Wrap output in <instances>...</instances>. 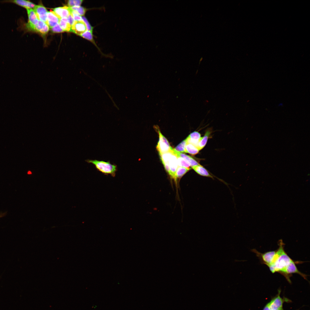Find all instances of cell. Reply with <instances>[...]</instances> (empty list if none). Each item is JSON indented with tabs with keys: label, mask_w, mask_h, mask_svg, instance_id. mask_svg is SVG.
Masks as SVG:
<instances>
[{
	"label": "cell",
	"mask_w": 310,
	"mask_h": 310,
	"mask_svg": "<svg viewBox=\"0 0 310 310\" xmlns=\"http://www.w3.org/2000/svg\"><path fill=\"white\" fill-rule=\"evenodd\" d=\"M10 2L15 3L26 9L34 8L36 5L29 1L24 0H15L8 1Z\"/></svg>",
	"instance_id": "9a60e30c"
},
{
	"label": "cell",
	"mask_w": 310,
	"mask_h": 310,
	"mask_svg": "<svg viewBox=\"0 0 310 310\" xmlns=\"http://www.w3.org/2000/svg\"><path fill=\"white\" fill-rule=\"evenodd\" d=\"M59 20L53 11L51 10L47 12L46 24L50 28H52L58 24Z\"/></svg>",
	"instance_id": "7c38bea8"
},
{
	"label": "cell",
	"mask_w": 310,
	"mask_h": 310,
	"mask_svg": "<svg viewBox=\"0 0 310 310\" xmlns=\"http://www.w3.org/2000/svg\"><path fill=\"white\" fill-rule=\"evenodd\" d=\"M51 28L52 31L54 32L59 33L63 32L59 24H57L55 26Z\"/></svg>",
	"instance_id": "f546056e"
},
{
	"label": "cell",
	"mask_w": 310,
	"mask_h": 310,
	"mask_svg": "<svg viewBox=\"0 0 310 310\" xmlns=\"http://www.w3.org/2000/svg\"><path fill=\"white\" fill-rule=\"evenodd\" d=\"M59 24L63 31L71 32V26L68 22L67 18L60 19Z\"/></svg>",
	"instance_id": "ac0fdd59"
},
{
	"label": "cell",
	"mask_w": 310,
	"mask_h": 310,
	"mask_svg": "<svg viewBox=\"0 0 310 310\" xmlns=\"http://www.w3.org/2000/svg\"><path fill=\"white\" fill-rule=\"evenodd\" d=\"M82 20L86 25L87 30L92 32L93 28L91 26L86 18L84 16H82Z\"/></svg>",
	"instance_id": "f1b7e54d"
},
{
	"label": "cell",
	"mask_w": 310,
	"mask_h": 310,
	"mask_svg": "<svg viewBox=\"0 0 310 310\" xmlns=\"http://www.w3.org/2000/svg\"><path fill=\"white\" fill-rule=\"evenodd\" d=\"M280 293L281 290H278L277 294L265 305L263 310H284L283 308V303L291 301L285 297L282 298L280 295Z\"/></svg>",
	"instance_id": "3957f363"
},
{
	"label": "cell",
	"mask_w": 310,
	"mask_h": 310,
	"mask_svg": "<svg viewBox=\"0 0 310 310\" xmlns=\"http://www.w3.org/2000/svg\"><path fill=\"white\" fill-rule=\"evenodd\" d=\"M187 141L186 139L179 144L175 148L174 150L178 152H185Z\"/></svg>",
	"instance_id": "d4e9b609"
},
{
	"label": "cell",
	"mask_w": 310,
	"mask_h": 310,
	"mask_svg": "<svg viewBox=\"0 0 310 310\" xmlns=\"http://www.w3.org/2000/svg\"><path fill=\"white\" fill-rule=\"evenodd\" d=\"M156 128L159 135V140L156 146V148L159 154H161L168 152L172 149L168 142L162 134L158 128Z\"/></svg>",
	"instance_id": "5b68a950"
},
{
	"label": "cell",
	"mask_w": 310,
	"mask_h": 310,
	"mask_svg": "<svg viewBox=\"0 0 310 310\" xmlns=\"http://www.w3.org/2000/svg\"><path fill=\"white\" fill-rule=\"evenodd\" d=\"M303 262V261H294L293 260L280 273L284 276L287 281L289 283L291 282L290 278L292 274L296 273L300 275L304 279L307 280V275L300 272L297 268L296 264V263Z\"/></svg>",
	"instance_id": "277c9868"
},
{
	"label": "cell",
	"mask_w": 310,
	"mask_h": 310,
	"mask_svg": "<svg viewBox=\"0 0 310 310\" xmlns=\"http://www.w3.org/2000/svg\"><path fill=\"white\" fill-rule=\"evenodd\" d=\"M71 9L76 11L80 16L84 15L87 9L80 6H75L70 7Z\"/></svg>",
	"instance_id": "cb8c5ba5"
},
{
	"label": "cell",
	"mask_w": 310,
	"mask_h": 310,
	"mask_svg": "<svg viewBox=\"0 0 310 310\" xmlns=\"http://www.w3.org/2000/svg\"><path fill=\"white\" fill-rule=\"evenodd\" d=\"M86 25L82 20L75 21L71 26V32L80 36L87 31Z\"/></svg>",
	"instance_id": "9c48e42d"
},
{
	"label": "cell",
	"mask_w": 310,
	"mask_h": 310,
	"mask_svg": "<svg viewBox=\"0 0 310 310\" xmlns=\"http://www.w3.org/2000/svg\"><path fill=\"white\" fill-rule=\"evenodd\" d=\"M27 174H28L30 175V174H32V172H31V171H28V173H27Z\"/></svg>",
	"instance_id": "1f68e13d"
},
{
	"label": "cell",
	"mask_w": 310,
	"mask_h": 310,
	"mask_svg": "<svg viewBox=\"0 0 310 310\" xmlns=\"http://www.w3.org/2000/svg\"><path fill=\"white\" fill-rule=\"evenodd\" d=\"M192 168L199 175L203 176L213 178V177L210 174L206 168L200 164L193 166Z\"/></svg>",
	"instance_id": "e0dca14e"
},
{
	"label": "cell",
	"mask_w": 310,
	"mask_h": 310,
	"mask_svg": "<svg viewBox=\"0 0 310 310\" xmlns=\"http://www.w3.org/2000/svg\"><path fill=\"white\" fill-rule=\"evenodd\" d=\"M177 156V162L178 166L190 169L189 164L183 158Z\"/></svg>",
	"instance_id": "603a6c76"
},
{
	"label": "cell",
	"mask_w": 310,
	"mask_h": 310,
	"mask_svg": "<svg viewBox=\"0 0 310 310\" xmlns=\"http://www.w3.org/2000/svg\"><path fill=\"white\" fill-rule=\"evenodd\" d=\"M199 151L198 149L193 145L187 142L185 152L192 155L198 153Z\"/></svg>",
	"instance_id": "44dd1931"
},
{
	"label": "cell",
	"mask_w": 310,
	"mask_h": 310,
	"mask_svg": "<svg viewBox=\"0 0 310 310\" xmlns=\"http://www.w3.org/2000/svg\"><path fill=\"white\" fill-rule=\"evenodd\" d=\"M85 161L94 165L97 170L104 175H111L113 177L115 176L117 170L116 165L112 164L110 161L107 162L97 160L87 159Z\"/></svg>",
	"instance_id": "7a4b0ae2"
},
{
	"label": "cell",
	"mask_w": 310,
	"mask_h": 310,
	"mask_svg": "<svg viewBox=\"0 0 310 310\" xmlns=\"http://www.w3.org/2000/svg\"><path fill=\"white\" fill-rule=\"evenodd\" d=\"M80 36L91 42L94 39L92 35V32L88 30H87Z\"/></svg>",
	"instance_id": "4316f807"
},
{
	"label": "cell",
	"mask_w": 310,
	"mask_h": 310,
	"mask_svg": "<svg viewBox=\"0 0 310 310\" xmlns=\"http://www.w3.org/2000/svg\"><path fill=\"white\" fill-rule=\"evenodd\" d=\"M173 149L177 155L183 158L189 164L190 166L191 167L200 164L193 158L190 156L181 152H177L174 149Z\"/></svg>",
	"instance_id": "2e32d148"
},
{
	"label": "cell",
	"mask_w": 310,
	"mask_h": 310,
	"mask_svg": "<svg viewBox=\"0 0 310 310\" xmlns=\"http://www.w3.org/2000/svg\"><path fill=\"white\" fill-rule=\"evenodd\" d=\"M278 245L272 263L267 265L273 273H280L292 260L284 250V244L282 240L279 241Z\"/></svg>",
	"instance_id": "6da1fadb"
},
{
	"label": "cell",
	"mask_w": 310,
	"mask_h": 310,
	"mask_svg": "<svg viewBox=\"0 0 310 310\" xmlns=\"http://www.w3.org/2000/svg\"><path fill=\"white\" fill-rule=\"evenodd\" d=\"M34 9L38 19L46 24L48 11L46 8L40 5H36Z\"/></svg>",
	"instance_id": "30bf717a"
},
{
	"label": "cell",
	"mask_w": 310,
	"mask_h": 310,
	"mask_svg": "<svg viewBox=\"0 0 310 310\" xmlns=\"http://www.w3.org/2000/svg\"><path fill=\"white\" fill-rule=\"evenodd\" d=\"M53 11L60 19L67 18L71 14L70 8L67 6L60 7L53 9Z\"/></svg>",
	"instance_id": "8fae6325"
},
{
	"label": "cell",
	"mask_w": 310,
	"mask_h": 310,
	"mask_svg": "<svg viewBox=\"0 0 310 310\" xmlns=\"http://www.w3.org/2000/svg\"><path fill=\"white\" fill-rule=\"evenodd\" d=\"M173 149L169 151L161 154H160L161 160L164 167H168V161L170 157L172 154Z\"/></svg>",
	"instance_id": "ffe728a7"
},
{
	"label": "cell",
	"mask_w": 310,
	"mask_h": 310,
	"mask_svg": "<svg viewBox=\"0 0 310 310\" xmlns=\"http://www.w3.org/2000/svg\"><path fill=\"white\" fill-rule=\"evenodd\" d=\"M190 169L185 167L178 166L175 173L174 178L176 179L181 178Z\"/></svg>",
	"instance_id": "7402d4cb"
},
{
	"label": "cell",
	"mask_w": 310,
	"mask_h": 310,
	"mask_svg": "<svg viewBox=\"0 0 310 310\" xmlns=\"http://www.w3.org/2000/svg\"><path fill=\"white\" fill-rule=\"evenodd\" d=\"M28 17V21L26 25V28L30 31H33L35 26L39 21L34 10L32 9H26Z\"/></svg>",
	"instance_id": "52a82bcc"
},
{
	"label": "cell",
	"mask_w": 310,
	"mask_h": 310,
	"mask_svg": "<svg viewBox=\"0 0 310 310\" xmlns=\"http://www.w3.org/2000/svg\"><path fill=\"white\" fill-rule=\"evenodd\" d=\"M276 251L277 250L268 251L264 253H261L255 249L252 250V251L256 254L257 256L261 260L262 262L267 266L272 263Z\"/></svg>",
	"instance_id": "8992f818"
},
{
	"label": "cell",
	"mask_w": 310,
	"mask_h": 310,
	"mask_svg": "<svg viewBox=\"0 0 310 310\" xmlns=\"http://www.w3.org/2000/svg\"><path fill=\"white\" fill-rule=\"evenodd\" d=\"M282 103H280V104H279L278 106H282Z\"/></svg>",
	"instance_id": "d6a6232c"
},
{
	"label": "cell",
	"mask_w": 310,
	"mask_h": 310,
	"mask_svg": "<svg viewBox=\"0 0 310 310\" xmlns=\"http://www.w3.org/2000/svg\"><path fill=\"white\" fill-rule=\"evenodd\" d=\"M210 133L209 131H207L204 135L201 137L197 146L199 150L202 149L206 145Z\"/></svg>",
	"instance_id": "d6986e66"
},
{
	"label": "cell",
	"mask_w": 310,
	"mask_h": 310,
	"mask_svg": "<svg viewBox=\"0 0 310 310\" xmlns=\"http://www.w3.org/2000/svg\"><path fill=\"white\" fill-rule=\"evenodd\" d=\"M201 137V135L199 133L194 131L191 133L186 140L187 143L191 144L197 147Z\"/></svg>",
	"instance_id": "5bb4252c"
},
{
	"label": "cell",
	"mask_w": 310,
	"mask_h": 310,
	"mask_svg": "<svg viewBox=\"0 0 310 310\" xmlns=\"http://www.w3.org/2000/svg\"><path fill=\"white\" fill-rule=\"evenodd\" d=\"M49 30V27L46 24L39 20L38 23L35 26L33 31L39 33L41 34L45 35Z\"/></svg>",
	"instance_id": "4fadbf2b"
},
{
	"label": "cell",
	"mask_w": 310,
	"mask_h": 310,
	"mask_svg": "<svg viewBox=\"0 0 310 310\" xmlns=\"http://www.w3.org/2000/svg\"><path fill=\"white\" fill-rule=\"evenodd\" d=\"M83 1L82 0H70L68 1V5L69 7L75 6H80Z\"/></svg>",
	"instance_id": "484cf974"
},
{
	"label": "cell",
	"mask_w": 310,
	"mask_h": 310,
	"mask_svg": "<svg viewBox=\"0 0 310 310\" xmlns=\"http://www.w3.org/2000/svg\"><path fill=\"white\" fill-rule=\"evenodd\" d=\"M67 18L68 22L71 26L73 24L75 21L71 14H70Z\"/></svg>",
	"instance_id": "4dcf8cb0"
},
{
	"label": "cell",
	"mask_w": 310,
	"mask_h": 310,
	"mask_svg": "<svg viewBox=\"0 0 310 310\" xmlns=\"http://www.w3.org/2000/svg\"><path fill=\"white\" fill-rule=\"evenodd\" d=\"M71 14L74 20L75 21H80L82 20V16H81L76 11L71 9L70 8Z\"/></svg>",
	"instance_id": "83f0119b"
},
{
	"label": "cell",
	"mask_w": 310,
	"mask_h": 310,
	"mask_svg": "<svg viewBox=\"0 0 310 310\" xmlns=\"http://www.w3.org/2000/svg\"><path fill=\"white\" fill-rule=\"evenodd\" d=\"M168 164L170 170L169 174L174 178L175 173L178 166L177 156L173 149L172 154L169 160Z\"/></svg>",
	"instance_id": "ba28073f"
}]
</instances>
